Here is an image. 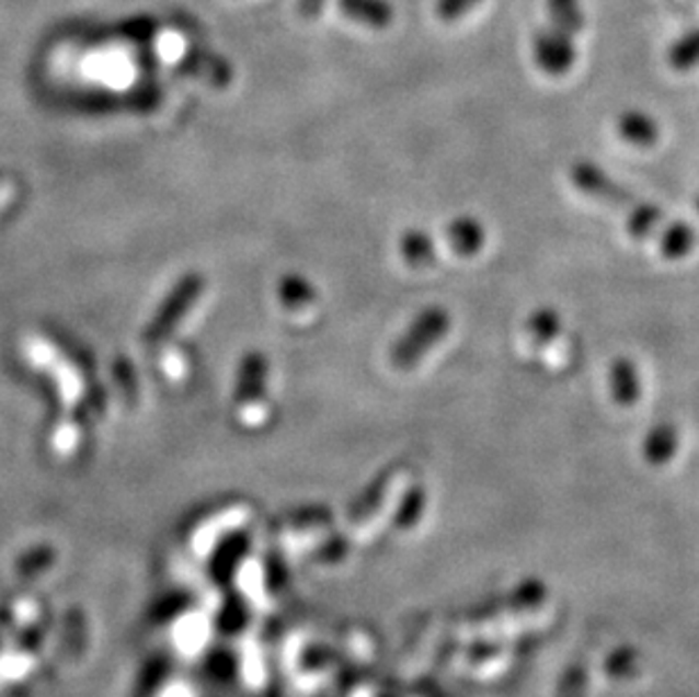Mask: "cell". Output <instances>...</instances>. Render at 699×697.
I'll return each instance as SVG.
<instances>
[{
    "mask_svg": "<svg viewBox=\"0 0 699 697\" xmlns=\"http://www.w3.org/2000/svg\"><path fill=\"white\" fill-rule=\"evenodd\" d=\"M450 316L442 306H428L410 322L408 331L392 346V365L412 369L448 333Z\"/></svg>",
    "mask_w": 699,
    "mask_h": 697,
    "instance_id": "cell-1",
    "label": "cell"
},
{
    "mask_svg": "<svg viewBox=\"0 0 699 697\" xmlns=\"http://www.w3.org/2000/svg\"><path fill=\"white\" fill-rule=\"evenodd\" d=\"M571 182L584 195L598 199L603 204L616 208H629L634 204V197L629 195L620 184H616L609 174L591 161H577L571 168Z\"/></svg>",
    "mask_w": 699,
    "mask_h": 697,
    "instance_id": "cell-2",
    "label": "cell"
},
{
    "mask_svg": "<svg viewBox=\"0 0 699 697\" xmlns=\"http://www.w3.org/2000/svg\"><path fill=\"white\" fill-rule=\"evenodd\" d=\"M532 55L537 66L548 76L569 73L577 59V50L571 37L564 32H559L557 27H541L535 32Z\"/></svg>",
    "mask_w": 699,
    "mask_h": 697,
    "instance_id": "cell-3",
    "label": "cell"
},
{
    "mask_svg": "<svg viewBox=\"0 0 699 697\" xmlns=\"http://www.w3.org/2000/svg\"><path fill=\"white\" fill-rule=\"evenodd\" d=\"M340 10L354 23L371 30H386L394 21V8L388 0H340Z\"/></svg>",
    "mask_w": 699,
    "mask_h": 697,
    "instance_id": "cell-4",
    "label": "cell"
},
{
    "mask_svg": "<svg viewBox=\"0 0 699 697\" xmlns=\"http://www.w3.org/2000/svg\"><path fill=\"white\" fill-rule=\"evenodd\" d=\"M609 386L616 403L634 405L641 397V378L637 365L629 358H616L609 369Z\"/></svg>",
    "mask_w": 699,
    "mask_h": 697,
    "instance_id": "cell-5",
    "label": "cell"
},
{
    "mask_svg": "<svg viewBox=\"0 0 699 697\" xmlns=\"http://www.w3.org/2000/svg\"><path fill=\"white\" fill-rule=\"evenodd\" d=\"M446 240L456 254L473 256L484 245V229L475 218L460 216L446 227Z\"/></svg>",
    "mask_w": 699,
    "mask_h": 697,
    "instance_id": "cell-6",
    "label": "cell"
},
{
    "mask_svg": "<svg viewBox=\"0 0 699 697\" xmlns=\"http://www.w3.org/2000/svg\"><path fill=\"white\" fill-rule=\"evenodd\" d=\"M618 132L627 144L639 148H652L658 141L656 121L643 112H624L618 118Z\"/></svg>",
    "mask_w": 699,
    "mask_h": 697,
    "instance_id": "cell-7",
    "label": "cell"
},
{
    "mask_svg": "<svg viewBox=\"0 0 699 697\" xmlns=\"http://www.w3.org/2000/svg\"><path fill=\"white\" fill-rule=\"evenodd\" d=\"M401 256L412 267H428L437 259L435 240L424 229H408L401 236Z\"/></svg>",
    "mask_w": 699,
    "mask_h": 697,
    "instance_id": "cell-8",
    "label": "cell"
},
{
    "mask_svg": "<svg viewBox=\"0 0 699 697\" xmlns=\"http://www.w3.org/2000/svg\"><path fill=\"white\" fill-rule=\"evenodd\" d=\"M265 378H267V365L259 354L244 361V365L240 369L238 401L254 403L265 392Z\"/></svg>",
    "mask_w": 699,
    "mask_h": 697,
    "instance_id": "cell-9",
    "label": "cell"
},
{
    "mask_svg": "<svg viewBox=\"0 0 699 697\" xmlns=\"http://www.w3.org/2000/svg\"><path fill=\"white\" fill-rule=\"evenodd\" d=\"M548 16L552 27L569 34V37L580 34L584 27V12L580 0H548Z\"/></svg>",
    "mask_w": 699,
    "mask_h": 697,
    "instance_id": "cell-10",
    "label": "cell"
},
{
    "mask_svg": "<svg viewBox=\"0 0 699 697\" xmlns=\"http://www.w3.org/2000/svg\"><path fill=\"white\" fill-rule=\"evenodd\" d=\"M692 245H695V231L686 222L671 225L661 236V252L671 261L684 259L692 250Z\"/></svg>",
    "mask_w": 699,
    "mask_h": 697,
    "instance_id": "cell-11",
    "label": "cell"
},
{
    "mask_svg": "<svg viewBox=\"0 0 699 697\" xmlns=\"http://www.w3.org/2000/svg\"><path fill=\"white\" fill-rule=\"evenodd\" d=\"M663 216H661V208L650 204V202H639V204H632V212H629V218H627V231L632 233L637 240H643L648 236L654 233V229L661 225Z\"/></svg>",
    "mask_w": 699,
    "mask_h": 697,
    "instance_id": "cell-12",
    "label": "cell"
},
{
    "mask_svg": "<svg viewBox=\"0 0 699 697\" xmlns=\"http://www.w3.org/2000/svg\"><path fill=\"white\" fill-rule=\"evenodd\" d=\"M559 331H562V318L552 308H537L528 320V333L539 346L550 344L559 335Z\"/></svg>",
    "mask_w": 699,
    "mask_h": 697,
    "instance_id": "cell-13",
    "label": "cell"
},
{
    "mask_svg": "<svg viewBox=\"0 0 699 697\" xmlns=\"http://www.w3.org/2000/svg\"><path fill=\"white\" fill-rule=\"evenodd\" d=\"M278 297H282L284 306L299 310L314 301V288L306 282L303 276L288 274L282 278V284H278Z\"/></svg>",
    "mask_w": 699,
    "mask_h": 697,
    "instance_id": "cell-14",
    "label": "cell"
},
{
    "mask_svg": "<svg viewBox=\"0 0 699 697\" xmlns=\"http://www.w3.org/2000/svg\"><path fill=\"white\" fill-rule=\"evenodd\" d=\"M668 61L677 71H688L699 64V30H692L671 48Z\"/></svg>",
    "mask_w": 699,
    "mask_h": 697,
    "instance_id": "cell-15",
    "label": "cell"
},
{
    "mask_svg": "<svg viewBox=\"0 0 699 697\" xmlns=\"http://www.w3.org/2000/svg\"><path fill=\"white\" fill-rule=\"evenodd\" d=\"M675 448V429L671 424H661L656 426L648 442H645V450L652 460H663L668 458Z\"/></svg>",
    "mask_w": 699,
    "mask_h": 697,
    "instance_id": "cell-16",
    "label": "cell"
},
{
    "mask_svg": "<svg viewBox=\"0 0 699 697\" xmlns=\"http://www.w3.org/2000/svg\"><path fill=\"white\" fill-rule=\"evenodd\" d=\"M480 0H437V16L446 23H456L465 14H469Z\"/></svg>",
    "mask_w": 699,
    "mask_h": 697,
    "instance_id": "cell-17",
    "label": "cell"
},
{
    "mask_svg": "<svg viewBox=\"0 0 699 697\" xmlns=\"http://www.w3.org/2000/svg\"><path fill=\"white\" fill-rule=\"evenodd\" d=\"M299 3H301V14H306L308 19L318 16L324 8V0H299Z\"/></svg>",
    "mask_w": 699,
    "mask_h": 697,
    "instance_id": "cell-18",
    "label": "cell"
},
{
    "mask_svg": "<svg viewBox=\"0 0 699 697\" xmlns=\"http://www.w3.org/2000/svg\"><path fill=\"white\" fill-rule=\"evenodd\" d=\"M697 212H699V202H697Z\"/></svg>",
    "mask_w": 699,
    "mask_h": 697,
    "instance_id": "cell-19",
    "label": "cell"
}]
</instances>
